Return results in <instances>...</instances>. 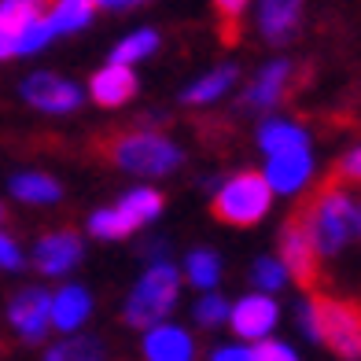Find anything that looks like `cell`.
Instances as JSON below:
<instances>
[{"instance_id":"1","label":"cell","mask_w":361,"mask_h":361,"mask_svg":"<svg viewBox=\"0 0 361 361\" xmlns=\"http://www.w3.org/2000/svg\"><path fill=\"white\" fill-rule=\"evenodd\" d=\"M317 255V291L332 299H361V243H357V195L350 185L324 180L295 210Z\"/></svg>"},{"instance_id":"2","label":"cell","mask_w":361,"mask_h":361,"mask_svg":"<svg viewBox=\"0 0 361 361\" xmlns=\"http://www.w3.org/2000/svg\"><path fill=\"white\" fill-rule=\"evenodd\" d=\"M299 328L306 339L324 343L332 354L361 361V302L314 291L299 306Z\"/></svg>"},{"instance_id":"3","label":"cell","mask_w":361,"mask_h":361,"mask_svg":"<svg viewBox=\"0 0 361 361\" xmlns=\"http://www.w3.org/2000/svg\"><path fill=\"white\" fill-rule=\"evenodd\" d=\"M107 162H114L118 170L133 173V177H166L170 170L180 166V147L166 140L155 129H122V133H107L96 144Z\"/></svg>"},{"instance_id":"4","label":"cell","mask_w":361,"mask_h":361,"mask_svg":"<svg viewBox=\"0 0 361 361\" xmlns=\"http://www.w3.org/2000/svg\"><path fill=\"white\" fill-rule=\"evenodd\" d=\"M177 295H180V273L170 262H152L147 273L133 284L129 299L122 306V317L129 328H155L170 317V310L177 306Z\"/></svg>"},{"instance_id":"5","label":"cell","mask_w":361,"mask_h":361,"mask_svg":"<svg viewBox=\"0 0 361 361\" xmlns=\"http://www.w3.org/2000/svg\"><path fill=\"white\" fill-rule=\"evenodd\" d=\"M273 192L262 173H236L214 192V218L236 228H251L269 214Z\"/></svg>"},{"instance_id":"6","label":"cell","mask_w":361,"mask_h":361,"mask_svg":"<svg viewBox=\"0 0 361 361\" xmlns=\"http://www.w3.org/2000/svg\"><path fill=\"white\" fill-rule=\"evenodd\" d=\"M162 214V195L155 188H133L126 192L114 207H104L89 218V233L96 240H126L147 221Z\"/></svg>"},{"instance_id":"7","label":"cell","mask_w":361,"mask_h":361,"mask_svg":"<svg viewBox=\"0 0 361 361\" xmlns=\"http://www.w3.org/2000/svg\"><path fill=\"white\" fill-rule=\"evenodd\" d=\"M8 324L15 328V336L30 347L48 339L52 332V291L44 288H23L8 306Z\"/></svg>"},{"instance_id":"8","label":"cell","mask_w":361,"mask_h":361,"mask_svg":"<svg viewBox=\"0 0 361 361\" xmlns=\"http://www.w3.org/2000/svg\"><path fill=\"white\" fill-rule=\"evenodd\" d=\"M276 321H281V306H276V299H269V295H243V299H236V306H228V328L236 332V339H243L247 347H255V343L262 339H273V328Z\"/></svg>"},{"instance_id":"9","label":"cell","mask_w":361,"mask_h":361,"mask_svg":"<svg viewBox=\"0 0 361 361\" xmlns=\"http://www.w3.org/2000/svg\"><path fill=\"white\" fill-rule=\"evenodd\" d=\"M281 266L288 269V281L295 276V284L306 288L310 295L317 291V255H314V243H310L299 214H291L281 228Z\"/></svg>"},{"instance_id":"10","label":"cell","mask_w":361,"mask_h":361,"mask_svg":"<svg viewBox=\"0 0 361 361\" xmlns=\"http://www.w3.org/2000/svg\"><path fill=\"white\" fill-rule=\"evenodd\" d=\"M23 96H26V104H34L44 114H71V111L81 107V100H85V92H81L74 81L59 78V74H48V71L30 74L23 81Z\"/></svg>"},{"instance_id":"11","label":"cell","mask_w":361,"mask_h":361,"mask_svg":"<svg viewBox=\"0 0 361 361\" xmlns=\"http://www.w3.org/2000/svg\"><path fill=\"white\" fill-rule=\"evenodd\" d=\"M81 255H85V247H81V240L74 233H48L34 247V266L44 276H63L78 266Z\"/></svg>"},{"instance_id":"12","label":"cell","mask_w":361,"mask_h":361,"mask_svg":"<svg viewBox=\"0 0 361 361\" xmlns=\"http://www.w3.org/2000/svg\"><path fill=\"white\" fill-rule=\"evenodd\" d=\"M144 357L147 361H195V339L188 328L162 321L144 332Z\"/></svg>"},{"instance_id":"13","label":"cell","mask_w":361,"mask_h":361,"mask_svg":"<svg viewBox=\"0 0 361 361\" xmlns=\"http://www.w3.org/2000/svg\"><path fill=\"white\" fill-rule=\"evenodd\" d=\"M310 173H314V155L310 152H291V155H273L266 162V185L269 192L276 195H295V192H302L306 188V180Z\"/></svg>"},{"instance_id":"14","label":"cell","mask_w":361,"mask_h":361,"mask_svg":"<svg viewBox=\"0 0 361 361\" xmlns=\"http://www.w3.org/2000/svg\"><path fill=\"white\" fill-rule=\"evenodd\" d=\"M92 317V295L81 284H63L52 295V328L63 336H78L81 324Z\"/></svg>"},{"instance_id":"15","label":"cell","mask_w":361,"mask_h":361,"mask_svg":"<svg viewBox=\"0 0 361 361\" xmlns=\"http://www.w3.org/2000/svg\"><path fill=\"white\" fill-rule=\"evenodd\" d=\"M288 81H291V63L288 59H273L258 71V78L251 81V89L243 92V107L251 111H269L284 100L288 92Z\"/></svg>"},{"instance_id":"16","label":"cell","mask_w":361,"mask_h":361,"mask_svg":"<svg viewBox=\"0 0 361 361\" xmlns=\"http://www.w3.org/2000/svg\"><path fill=\"white\" fill-rule=\"evenodd\" d=\"M302 19V0H258V30L269 44H284L295 37Z\"/></svg>"},{"instance_id":"17","label":"cell","mask_w":361,"mask_h":361,"mask_svg":"<svg viewBox=\"0 0 361 361\" xmlns=\"http://www.w3.org/2000/svg\"><path fill=\"white\" fill-rule=\"evenodd\" d=\"M89 96L100 107H122V104H129L137 96V74H133V67H111V63H107L104 71L92 74Z\"/></svg>"},{"instance_id":"18","label":"cell","mask_w":361,"mask_h":361,"mask_svg":"<svg viewBox=\"0 0 361 361\" xmlns=\"http://www.w3.org/2000/svg\"><path fill=\"white\" fill-rule=\"evenodd\" d=\"M258 147L269 159L273 155H291V152H310V133L302 126H295V122L269 118V122H262V129H258Z\"/></svg>"},{"instance_id":"19","label":"cell","mask_w":361,"mask_h":361,"mask_svg":"<svg viewBox=\"0 0 361 361\" xmlns=\"http://www.w3.org/2000/svg\"><path fill=\"white\" fill-rule=\"evenodd\" d=\"M48 4L52 0H0V30L11 37V52H15V37L48 15Z\"/></svg>"},{"instance_id":"20","label":"cell","mask_w":361,"mask_h":361,"mask_svg":"<svg viewBox=\"0 0 361 361\" xmlns=\"http://www.w3.org/2000/svg\"><path fill=\"white\" fill-rule=\"evenodd\" d=\"M236 85V67L233 63H225V67H218V71H210V74H203L200 81H192V85L185 89V100L188 107H203V104H214V100H221V96Z\"/></svg>"},{"instance_id":"21","label":"cell","mask_w":361,"mask_h":361,"mask_svg":"<svg viewBox=\"0 0 361 361\" xmlns=\"http://www.w3.org/2000/svg\"><path fill=\"white\" fill-rule=\"evenodd\" d=\"M44 19L52 26V34H78L92 23V4L89 0H52Z\"/></svg>"},{"instance_id":"22","label":"cell","mask_w":361,"mask_h":361,"mask_svg":"<svg viewBox=\"0 0 361 361\" xmlns=\"http://www.w3.org/2000/svg\"><path fill=\"white\" fill-rule=\"evenodd\" d=\"M41 361H107V350L96 336H63L44 350Z\"/></svg>"},{"instance_id":"23","label":"cell","mask_w":361,"mask_h":361,"mask_svg":"<svg viewBox=\"0 0 361 361\" xmlns=\"http://www.w3.org/2000/svg\"><path fill=\"white\" fill-rule=\"evenodd\" d=\"M11 195L15 200H23V203H56L63 188H59V180H52L48 173H19V177H11Z\"/></svg>"},{"instance_id":"24","label":"cell","mask_w":361,"mask_h":361,"mask_svg":"<svg viewBox=\"0 0 361 361\" xmlns=\"http://www.w3.org/2000/svg\"><path fill=\"white\" fill-rule=\"evenodd\" d=\"M185 276H188V284L200 288L203 295L214 291L218 281H221V258L214 251H207V247H195L185 258Z\"/></svg>"},{"instance_id":"25","label":"cell","mask_w":361,"mask_h":361,"mask_svg":"<svg viewBox=\"0 0 361 361\" xmlns=\"http://www.w3.org/2000/svg\"><path fill=\"white\" fill-rule=\"evenodd\" d=\"M159 48V34L155 30H133L129 37H122L111 52V67H133L144 56H152Z\"/></svg>"},{"instance_id":"26","label":"cell","mask_w":361,"mask_h":361,"mask_svg":"<svg viewBox=\"0 0 361 361\" xmlns=\"http://www.w3.org/2000/svg\"><path fill=\"white\" fill-rule=\"evenodd\" d=\"M251 281H255L258 295H273V291H281L288 284V269L281 266V258H258Z\"/></svg>"},{"instance_id":"27","label":"cell","mask_w":361,"mask_h":361,"mask_svg":"<svg viewBox=\"0 0 361 361\" xmlns=\"http://www.w3.org/2000/svg\"><path fill=\"white\" fill-rule=\"evenodd\" d=\"M247 4H251V0H214L218 19H221V41L225 44L240 41V19H243V11H247Z\"/></svg>"},{"instance_id":"28","label":"cell","mask_w":361,"mask_h":361,"mask_svg":"<svg viewBox=\"0 0 361 361\" xmlns=\"http://www.w3.org/2000/svg\"><path fill=\"white\" fill-rule=\"evenodd\" d=\"M192 314H195V324H200V328H218V324L228 321V302L221 299L218 291H207L203 299L195 302Z\"/></svg>"},{"instance_id":"29","label":"cell","mask_w":361,"mask_h":361,"mask_svg":"<svg viewBox=\"0 0 361 361\" xmlns=\"http://www.w3.org/2000/svg\"><path fill=\"white\" fill-rule=\"evenodd\" d=\"M52 26H48V19H37L34 26H26L19 37H15V56H30V52H41V48L52 41Z\"/></svg>"},{"instance_id":"30","label":"cell","mask_w":361,"mask_h":361,"mask_svg":"<svg viewBox=\"0 0 361 361\" xmlns=\"http://www.w3.org/2000/svg\"><path fill=\"white\" fill-rule=\"evenodd\" d=\"M251 350H255V361H299L295 347H288V343H281V339H262Z\"/></svg>"},{"instance_id":"31","label":"cell","mask_w":361,"mask_h":361,"mask_svg":"<svg viewBox=\"0 0 361 361\" xmlns=\"http://www.w3.org/2000/svg\"><path fill=\"white\" fill-rule=\"evenodd\" d=\"M332 177L339 180V185H361V147H354V152H347L339 159Z\"/></svg>"},{"instance_id":"32","label":"cell","mask_w":361,"mask_h":361,"mask_svg":"<svg viewBox=\"0 0 361 361\" xmlns=\"http://www.w3.org/2000/svg\"><path fill=\"white\" fill-rule=\"evenodd\" d=\"M26 266V255H23V247L15 243L8 233H0V269H8V273H15V269H23Z\"/></svg>"},{"instance_id":"33","label":"cell","mask_w":361,"mask_h":361,"mask_svg":"<svg viewBox=\"0 0 361 361\" xmlns=\"http://www.w3.org/2000/svg\"><path fill=\"white\" fill-rule=\"evenodd\" d=\"M207 361H255V350L247 343H225V347H214Z\"/></svg>"},{"instance_id":"34","label":"cell","mask_w":361,"mask_h":361,"mask_svg":"<svg viewBox=\"0 0 361 361\" xmlns=\"http://www.w3.org/2000/svg\"><path fill=\"white\" fill-rule=\"evenodd\" d=\"M89 4L96 8V4H100V8H133V4H140V0H89Z\"/></svg>"},{"instance_id":"35","label":"cell","mask_w":361,"mask_h":361,"mask_svg":"<svg viewBox=\"0 0 361 361\" xmlns=\"http://www.w3.org/2000/svg\"><path fill=\"white\" fill-rule=\"evenodd\" d=\"M8 56H15V52H11V37L0 30V59H8Z\"/></svg>"},{"instance_id":"36","label":"cell","mask_w":361,"mask_h":361,"mask_svg":"<svg viewBox=\"0 0 361 361\" xmlns=\"http://www.w3.org/2000/svg\"><path fill=\"white\" fill-rule=\"evenodd\" d=\"M357 243H361V195H357Z\"/></svg>"},{"instance_id":"37","label":"cell","mask_w":361,"mask_h":361,"mask_svg":"<svg viewBox=\"0 0 361 361\" xmlns=\"http://www.w3.org/2000/svg\"><path fill=\"white\" fill-rule=\"evenodd\" d=\"M0 221H4V207H0Z\"/></svg>"}]
</instances>
